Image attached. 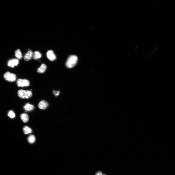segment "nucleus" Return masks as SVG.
<instances>
[{"label":"nucleus","instance_id":"obj_1","mask_svg":"<svg viewBox=\"0 0 175 175\" xmlns=\"http://www.w3.org/2000/svg\"><path fill=\"white\" fill-rule=\"evenodd\" d=\"M78 61V58L75 55L70 56L66 62V66L68 68H71L75 66L76 65Z\"/></svg>","mask_w":175,"mask_h":175},{"label":"nucleus","instance_id":"obj_2","mask_svg":"<svg viewBox=\"0 0 175 175\" xmlns=\"http://www.w3.org/2000/svg\"><path fill=\"white\" fill-rule=\"evenodd\" d=\"M18 95L20 98L28 99L32 97L33 93L30 90L21 89L18 91Z\"/></svg>","mask_w":175,"mask_h":175},{"label":"nucleus","instance_id":"obj_3","mask_svg":"<svg viewBox=\"0 0 175 175\" xmlns=\"http://www.w3.org/2000/svg\"><path fill=\"white\" fill-rule=\"evenodd\" d=\"M4 77L5 80L9 82H14L16 80L17 77L14 74L7 71L4 75Z\"/></svg>","mask_w":175,"mask_h":175},{"label":"nucleus","instance_id":"obj_4","mask_svg":"<svg viewBox=\"0 0 175 175\" xmlns=\"http://www.w3.org/2000/svg\"><path fill=\"white\" fill-rule=\"evenodd\" d=\"M16 84L19 87H27L29 85L30 82L27 79H19L17 81Z\"/></svg>","mask_w":175,"mask_h":175},{"label":"nucleus","instance_id":"obj_5","mask_svg":"<svg viewBox=\"0 0 175 175\" xmlns=\"http://www.w3.org/2000/svg\"><path fill=\"white\" fill-rule=\"evenodd\" d=\"M19 63L18 59H10L8 62L7 65L10 67L14 68L15 66H17Z\"/></svg>","mask_w":175,"mask_h":175},{"label":"nucleus","instance_id":"obj_6","mask_svg":"<svg viewBox=\"0 0 175 175\" xmlns=\"http://www.w3.org/2000/svg\"><path fill=\"white\" fill-rule=\"evenodd\" d=\"M47 58L50 61H53L56 59V57L52 50L48 51L47 53Z\"/></svg>","mask_w":175,"mask_h":175},{"label":"nucleus","instance_id":"obj_7","mask_svg":"<svg viewBox=\"0 0 175 175\" xmlns=\"http://www.w3.org/2000/svg\"><path fill=\"white\" fill-rule=\"evenodd\" d=\"M33 53L32 50H29L26 53L24 57V59L26 61H28L33 57Z\"/></svg>","mask_w":175,"mask_h":175},{"label":"nucleus","instance_id":"obj_8","mask_svg":"<svg viewBox=\"0 0 175 175\" xmlns=\"http://www.w3.org/2000/svg\"><path fill=\"white\" fill-rule=\"evenodd\" d=\"M48 106V103L46 101L43 100L41 101L38 104L39 108L43 109H46Z\"/></svg>","mask_w":175,"mask_h":175},{"label":"nucleus","instance_id":"obj_9","mask_svg":"<svg viewBox=\"0 0 175 175\" xmlns=\"http://www.w3.org/2000/svg\"><path fill=\"white\" fill-rule=\"evenodd\" d=\"M47 68V66L45 64H42L37 70L38 72L39 73H44Z\"/></svg>","mask_w":175,"mask_h":175},{"label":"nucleus","instance_id":"obj_10","mask_svg":"<svg viewBox=\"0 0 175 175\" xmlns=\"http://www.w3.org/2000/svg\"><path fill=\"white\" fill-rule=\"evenodd\" d=\"M24 108L26 111H30L33 110L34 109V107L33 105L27 103L24 106Z\"/></svg>","mask_w":175,"mask_h":175},{"label":"nucleus","instance_id":"obj_11","mask_svg":"<svg viewBox=\"0 0 175 175\" xmlns=\"http://www.w3.org/2000/svg\"><path fill=\"white\" fill-rule=\"evenodd\" d=\"M15 55L16 57L19 59H22L23 57L21 51L19 49L15 51Z\"/></svg>","mask_w":175,"mask_h":175},{"label":"nucleus","instance_id":"obj_12","mask_svg":"<svg viewBox=\"0 0 175 175\" xmlns=\"http://www.w3.org/2000/svg\"><path fill=\"white\" fill-rule=\"evenodd\" d=\"M20 118L25 123L28 122L29 120V117L28 115L26 114H23L20 115Z\"/></svg>","mask_w":175,"mask_h":175},{"label":"nucleus","instance_id":"obj_13","mask_svg":"<svg viewBox=\"0 0 175 175\" xmlns=\"http://www.w3.org/2000/svg\"><path fill=\"white\" fill-rule=\"evenodd\" d=\"M42 57V54L38 51H36L33 53V57L35 60L39 59Z\"/></svg>","mask_w":175,"mask_h":175},{"label":"nucleus","instance_id":"obj_14","mask_svg":"<svg viewBox=\"0 0 175 175\" xmlns=\"http://www.w3.org/2000/svg\"><path fill=\"white\" fill-rule=\"evenodd\" d=\"M23 130L24 133L25 134L31 133L32 132V129L27 126L24 127L23 128Z\"/></svg>","mask_w":175,"mask_h":175},{"label":"nucleus","instance_id":"obj_15","mask_svg":"<svg viewBox=\"0 0 175 175\" xmlns=\"http://www.w3.org/2000/svg\"><path fill=\"white\" fill-rule=\"evenodd\" d=\"M36 138L35 136L33 135H31L29 136L28 138V142L30 143H33L35 141Z\"/></svg>","mask_w":175,"mask_h":175},{"label":"nucleus","instance_id":"obj_16","mask_svg":"<svg viewBox=\"0 0 175 175\" xmlns=\"http://www.w3.org/2000/svg\"><path fill=\"white\" fill-rule=\"evenodd\" d=\"M8 116L10 118H13L15 117V114L13 111L10 110L8 112Z\"/></svg>","mask_w":175,"mask_h":175},{"label":"nucleus","instance_id":"obj_17","mask_svg":"<svg viewBox=\"0 0 175 175\" xmlns=\"http://www.w3.org/2000/svg\"><path fill=\"white\" fill-rule=\"evenodd\" d=\"M53 93L54 94L56 97L60 95V92L59 91H55V90H53Z\"/></svg>","mask_w":175,"mask_h":175},{"label":"nucleus","instance_id":"obj_18","mask_svg":"<svg viewBox=\"0 0 175 175\" xmlns=\"http://www.w3.org/2000/svg\"><path fill=\"white\" fill-rule=\"evenodd\" d=\"M95 175H106L105 174H102V172L100 171H99L97 172L95 174Z\"/></svg>","mask_w":175,"mask_h":175}]
</instances>
